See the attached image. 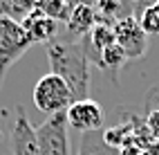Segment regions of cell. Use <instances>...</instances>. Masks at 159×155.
<instances>
[{
    "mask_svg": "<svg viewBox=\"0 0 159 155\" xmlns=\"http://www.w3.org/2000/svg\"><path fill=\"white\" fill-rule=\"evenodd\" d=\"M20 25H23V32L31 45L34 43H52L58 34V23L52 20L49 16H45L43 12H38V9H34Z\"/></svg>",
    "mask_w": 159,
    "mask_h": 155,
    "instance_id": "cell-8",
    "label": "cell"
},
{
    "mask_svg": "<svg viewBox=\"0 0 159 155\" xmlns=\"http://www.w3.org/2000/svg\"><path fill=\"white\" fill-rule=\"evenodd\" d=\"M47 59L52 74L61 77L72 90L74 101L90 99V56L81 40H52L47 43Z\"/></svg>",
    "mask_w": 159,
    "mask_h": 155,
    "instance_id": "cell-1",
    "label": "cell"
},
{
    "mask_svg": "<svg viewBox=\"0 0 159 155\" xmlns=\"http://www.w3.org/2000/svg\"><path fill=\"white\" fill-rule=\"evenodd\" d=\"M125 54H123V49L116 45V43H112L110 47H105L101 54L97 56V63H99V68H103V70H110V72H119V68L125 63Z\"/></svg>",
    "mask_w": 159,
    "mask_h": 155,
    "instance_id": "cell-13",
    "label": "cell"
},
{
    "mask_svg": "<svg viewBox=\"0 0 159 155\" xmlns=\"http://www.w3.org/2000/svg\"><path fill=\"white\" fill-rule=\"evenodd\" d=\"M67 130H70V126H67L65 112L49 115V119H45L36 128L40 155H70V135H67Z\"/></svg>",
    "mask_w": 159,
    "mask_h": 155,
    "instance_id": "cell-4",
    "label": "cell"
},
{
    "mask_svg": "<svg viewBox=\"0 0 159 155\" xmlns=\"http://www.w3.org/2000/svg\"><path fill=\"white\" fill-rule=\"evenodd\" d=\"M36 9V0H0V16H7L23 23V20Z\"/></svg>",
    "mask_w": 159,
    "mask_h": 155,
    "instance_id": "cell-12",
    "label": "cell"
},
{
    "mask_svg": "<svg viewBox=\"0 0 159 155\" xmlns=\"http://www.w3.org/2000/svg\"><path fill=\"white\" fill-rule=\"evenodd\" d=\"M11 148H14V155H40L36 128L31 126L23 106L16 108V119L11 128Z\"/></svg>",
    "mask_w": 159,
    "mask_h": 155,
    "instance_id": "cell-7",
    "label": "cell"
},
{
    "mask_svg": "<svg viewBox=\"0 0 159 155\" xmlns=\"http://www.w3.org/2000/svg\"><path fill=\"white\" fill-rule=\"evenodd\" d=\"M76 155H121V153L119 148H112L103 139V133L94 130V133H83Z\"/></svg>",
    "mask_w": 159,
    "mask_h": 155,
    "instance_id": "cell-10",
    "label": "cell"
},
{
    "mask_svg": "<svg viewBox=\"0 0 159 155\" xmlns=\"http://www.w3.org/2000/svg\"><path fill=\"white\" fill-rule=\"evenodd\" d=\"M65 117H67V126L79 130V133H94V130H99L103 126V121H105L103 108L92 99L74 101L65 110Z\"/></svg>",
    "mask_w": 159,
    "mask_h": 155,
    "instance_id": "cell-6",
    "label": "cell"
},
{
    "mask_svg": "<svg viewBox=\"0 0 159 155\" xmlns=\"http://www.w3.org/2000/svg\"><path fill=\"white\" fill-rule=\"evenodd\" d=\"M143 108L148 110H159V83L152 86L150 90L146 92V99H143Z\"/></svg>",
    "mask_w": 159,
    "mask_h": 155,
    "instance_id": "cell-15",
    "label": "cell"
},
{
    "mask_svg": "<svg viewBox=\"0 0 159 155\" xmlns=\"http://www.w3.org/2000/svg\"><path fill=\"white\" fill-rule=\"evenodd\" d=\"M146 128L150 130V135L159 139V110H148L146 112Z\"/></svg>",
    "mask_w": 159,
    "mask_h": 155,
    "instance_id": "cell-16",
    "label": "cell"
},
{
    "mask_svg": "<svg viewBox=\"0 0 159 155\" xmlns=\"http://www.w3.org/2000/svg\"><path fill=\"white\" fill-rule=\"evenodd\" d=\"M31 47V43L27 40L23 25L16 20L0 16V88L5 83V74L16 61L25 54Z\"/></svg>",
    "mask_w": 159,
    "mask_h": 155,
    "instance_id": "cell-3",
    "label": "cell"
},
{
    "mask_svg": "<svg viewBox=\"0 0 159 155\" xmlns=\"http://www.w3.org/2000/svg\"><path fill=\"white\" fill-rule=\"evenodd\" d=\"M34 103L45 115H58L74 103V95L61 77L49 72V74L40 77L38 83L34 86Z\"/></svg>",
    "mask_w": 159,
    "mask_h": 155,
    "instance_id": "cell-2",
    "label": "cell"
},
{
    "mask_svg": "<svg viewBox=\"0 0 159 155\" xmlns=\"http://www.w3.org/2000/svg\"><path fill=\"white\" fill-rule=\"evenodd\" d=\"M139 25L146 34H155L159 36V0H155L152 5H148L141 16H139Z\"/></svg>",
    "mask_w": 159,
    "mask_h": 155,
    "instance_id": "cell-14",
    "label": "cell"
},
{
    "mask_svg": "<svg viewBox=\"0 0 159 155\" xmlns=\"http://www.w3.org/2000/svg\"><path fill=\"white\" fill-rule=\"evenodd\" d=\"M99 23V14H97V9L94 7H88V5H74L72 9V14L67 18V32L72 36H79V38H85L94 25Z\"/></svg>",
    "mask_w": 159,
    "mask_h": 155,
    "instance_id": "cell-9",
    "label": "cell"
},
{
    "mask_svg": "<svg viewBox=\"0 0 159 155\" xmlns=\"http://www.w3.org/2000/svg\"><path fill=\"white\" fill-rule=\"evenodd\" d=\"M36 9L56 23H67L74 9V0H36Z\"/></svg>",
    "mask_w": 159,
    "mask_h": 155,
    "instance_id": "cell-11",
    "label": "cell"
},
{
    "mask_svg": "<svg viewBox=\"0 0 159 155\" xmlns=\"http://www.w3.org/2000/svg\"><path fill=\"white\" fill-rule=\"evenodd\" d=\"M114 43L123 49L125 59H139L148 49V34L141 29L139 18L125 16L121 20H114Z\"/></svg>",
    "mask_w": 159,
    "mask_h": 155,
    "instance_id": "cell-5",
    "label": "cell"
}]
</instances>
